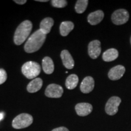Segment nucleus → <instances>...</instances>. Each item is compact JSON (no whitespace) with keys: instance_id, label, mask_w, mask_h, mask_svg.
I'll list each match as a JSON object with an SVG mask.
<instances>
[{"instance_id":"1","label":"nucleus","mask_w":131,"mask_h":131,"mask_svg":"<svg viewBox=\"0 0 131 131\" xmlns=\"http://www.w3.org/2000/svg\"><path fill=\"white\" fill-rule=\"evenodd\" d=\"M46 39V35L38 29L27 39L24 45V50L27 53H33L38 51L43 45Z\"/></svg>"},{"instance_id":"2","label":"nucleus","mask_w":131,"mask_h":131,"mask_svg":"<svg viewBox=\"0 0 131 131\" xmlns=\"http://www.w3.org/2000/svg\"><path fill=\"white\" fill-rule=\"evenodd\" d=\"M32 29V22L29 20L24 21L18 26L14 34V40L16 45H21L27 40Z\"/></svg>"},{"instance_id":"3","label":"nucleus","mask_w":131,"mask_h":131,"mask_svg":"<svg viewBox=\"0 0 131 131\" xmlns=\"http://www.w3.org/2000/svg\"><path fill=\"white\" fill-rule=\"evenodd\" d=\"M41 69L40 65L37 62L28 61L23 65L21 71L26 78L32 80L40 74Z\"/></svg>"},{"instance_id":"4","label":"nucleus","mask_w":131,"mask_h":131,"mask_svg":"<svg viewBox=\"0 0 131 131\" xmlns=\"http://www.w3.org/2000/svg\"><path fill=\"white\" fill-rule=\"evenodd\" d=\"M33 123V117L28 114H21L15 118L12 122V127L16 129L26 128Z\"/></svg>"},{"instance_id":"5","label":"nucleus","mask_w":131,"mask_h":131,"mask_svg":"<svg viewBox=\"0 0 131 131\" xmlns=\"http://www.w3.org/2000/svg\"><path fill=\"white\" fill-rule=\"evenodd\" d=\"M129 14L126 10L121 9H118L113 13L111 19L113 23L115 25H122L128 21Z\"/></svg>"},{"instance_id":"6","label":"nucleus","mask_w":131,"mask_h":131,"mask_svg":"<svg viewBox=\"0 0 131 131\" xmlns=\"http://www.w3.org/2000/svg\"><path fill=\"white\" fill-rule=\"evenodd\" d=\"M122 100L118 96H114L108 100L105 106V111L109 115H114L118 112V106L121 104Z\"/></svg>"},{"instance_id":"7","label":"nucleus","mask_w":131,"mask_h":131,"mask_svg":"<svg viewBox=\"0 0 131 131\" xmlns=\"http://www.w3.org/2000/svg\"><path fill=\"white\" fill-rule=\"evenodd\" d=\"M63 94V88L57 84H49L45 91L46 96L49 98H60L61 97Z\"/></svg>"},{"instance_id":"8","label":"nucleus","mask_w":131,"mask_h":131,"mask_svg":"<svg viewBox=\"0 0 131 131\" xmlns=\"http://www.w3.org/2000/svg\"><path fill=\"white\" fill-rule=\"evenodd\" d=\"M101 52V42L98 40L92 41L88 45V53L92 59H96L100 56Z\"/></svg>"},{"instance_id":"9","label":"nucleus","mask_w":131,"mask_h":131,"mask_svg":"<svg viewBox=\"0 0 131 131\" xmlns=\"http://www.w3.org/2000/svg\"><path fill=\"white\" fill-rule=\"evenodd\" d=\"M126 69L123 66L118 65L111 68L108 73V77L111 80H118L123 76Z\"/></svg>"},{"instance_id":"10","label":"nucleus","mask_w":131,"mask_h":131,"mask_svg":"<svg viewBox=\"0 0 131 131\" xmlns=\"http://www.w3.org/2000/svg\"><path fill=\"white\" fill-rule=\"evenodd\" d=\"M93 107L91 104L88 103H78L75 106V111L78 115L85 117L91 114L92 111Z\"/></svg>"},{"instance_id":"11","label":"nucleus","mask_w":131,"mask_h":131,"mask_svg":"<svg viewBox=\"0 0 131 131\" xmlns=\"http://www.w3.org/2000/svg\"><path fill=\"white\" fill-rule=\"evenodd\" d=\"M95 86L94 78L88 76L84 78L80 85V90L84 94H88L93 91Z\"/></svg>"},{"instance_id":"12","label":"nucleus","mask_w":131,"mask_h":131,"mask_svg":"<svg viewBox=\"0 0 131 131\" xmlns=\"http://www.w3.org/2000/svg\"><path fill=\"white\" fill-rule=\"evenodd\" d=\"M61 58L63 65L66 68L72 69L74 67V60L70 55L69 52L67 50H64L61 53Z\"/></svg>"},{"instance_id":"13","label":"nucleus","mask_w":131,"mask_h":131,"mask_svg":"<svg viewBox=\"0 0 131 131\" xmlns=\"http://www.w3.org/2000/svg\"><path fill=\"white\" fill-rule=\"evenodd\" d=\"M104 12L102 10H96L92 12L88 16V21L91 25H96L99 24L104 18Z\"/></svg>"},{"instance_id":"14","label":"nucleus","mask_w":131,"mask_h":131,"mask_svg":"<svg viewBox=\"0 0 131 131\" xmlns=\"http://www.w3.org/2000/svg\"><path fill=\"white\" fill-rule=\"evenodd\" d=\"M54 21L52 18H46L41 21L40 26V30L42 33L47 35L51 30L52 26H53Z\"/></svg>"},{"instance_id":"15","label":"nucleus","mask_w":131,"mask_h":131,"mask_svg":"<svg viewBox=\"0 0 131 131\" xmlns=\"http://www.w3.org/2000/svg\"><path fill=\"white\" fill-rule=\"evenodd\" d=\"M42 86V80L40 78H36L27 85V90L30 93H35L40 91Z\"/></svg>"},{"instance_id":"16","label":"nucleus","mask_w":131,"mask_h":131,"mask_svg":"<svg viewBox=\"0 0 131 131\" xmlns=\"http://www.w3.org/2000/svg\"><path fill=\"white\" fill-rule=\"evenodd\" d=\"M42 68L46 74H52L54 71V64L50 57H46L42 60Z\"/></svg>"},{"instance_id":"17","label":"nucleus","mask_w":131,"mask_h":131,"mask_svg":"<svg viewBox=\"0 0 131 131\" xmlns=\"http://www.w3.org/2000/svg\"><path fill=\"white\" fill-rule=\"evenodd\" d=\"M118 57V52L117 49L111 48L103 53V60L106 62H110L115 60Z\"/></svg>"},{"instance_id":"18","label":"nucleus","mask_w":131,"mask_h":131,"mask_svg":"<svg viewBox=\"0 0 131 131\" xmlns=\"http://www.w3.org/2000/svg\"><path fill=\"white\" fill-rule=\"evenodd\" d=\"M74 28V24L71 21H64L60 24V34L63 37H66Z\"/></svg>"},{"instance_id":"19","label":"nucleus","mask_w":131,"mask_h":131,"mask_svg":"<svg viewBox=\"0 0 131 131\" xmlns=\"http://www.w3.org/2000/svg\"><path fill=\"white\" fill-rule=\"evenodd\" d=\"M78 77L77 75L71 74L66 78V86L68 89L72 90L75 89L78 83Z\"/></svg>"},{"instance_id":"20","label":"nucleus","mask_w":131,"mask_h":131,"mask_svg":"<svg viewBox=\"0 0 131 131\" xmlns=\"http://www.w3.org/2000/svg\"><path fill=\"white\" fill-rule=\"evenodd\" d=\"M88 3V0H78L75 7L76 12L78 14H83L87 9Z\"/></svg>"},{"instance_id":"21","label":"nucleus","mask_w":131,"mask_h":131,"mask_svg":"<svg viewBox=\"0 0 131 131\" xmlns=\"http://www.w3.org/2000/svg\"><path fill=\"white\" fill-rule=\"evenodd\" d=\"M51 4L54 7L63 8L67 6L68 2L66 0H52Z\"/></svg>"},{"instance_id":"22","label":"nucleus","mask_w":131,"mask_h":131,"mask_svg":"<svg viewBox=\"0 0 131 131\" xmlns=\"http://www.w3.org/2000/svg\"><path fill=\"white\" fill-rule=\"evenodd\" d=\"M7 78V72L3 69H0V84H2L6 81Z\"/></svg>"},{"instance_id":"23","label":"nucleus","mask_w":131,"mask_h":131,"mask_svg":"<svg viewBox=\"0 0 131 131\" xmlns=\"http://www.w3.org/2000/svg\"><path fill=\"white\" fill-rule=\"evenodd\" d=\"M52 131H69L68 129H67L65 127H60L58 128H55L52 130Z\"/></svg>"},{"instance_id":"24","label":"nucleus","mask_w":131,"mask_h":131,"mask_svg":"<svg viewBox=\"0 0 131 131\" xmlns=\"http://www.w3.org/2000/svg\"><path fill=\"white\" fill-rule=\"evenodd\" d=\"M14 2L16 3V4H24L25 3L27 2L26 0H14Z\"/></svg>"},{"instance_id":"25","label":"nucleus","mask_w":131,"mask_h":131,"mask_svg":"<svg viewBox=\"0 0 131 131\" xmlns=\"http://www.w3.org/2000/svg\"><path fill=\"white\" fill-rule=\"evenodd\" d=\"M3 118H4V113L1 112L0 113V121L3 119Z\"/></svg>"},{"instance_id":"26","label":"nucleus","mask_w":131,"mask_h":131,"mask_svg":"<svg viewBox=\"0 0 131 131\" xmlns=\"http://www.w3.org/2000/svg\"><path fill=\"white\" fill-rule=\"evenodd\" d=\"M37 1H39V2H47V0H37Z\"/></svg>"},{"instance_id":"27","label":"nucleus","mask_w":131,"mask_h":131,"mask_svg":"<svg viewBox=\"0 0 131 131\" xmlns=\"http://www.w3.org/2000/svg\"><path fill=\"white\" fill-rule=\"evenodd\" d=\"M130 45H131V37H130Z\"/></svg>"}]
</instances>
